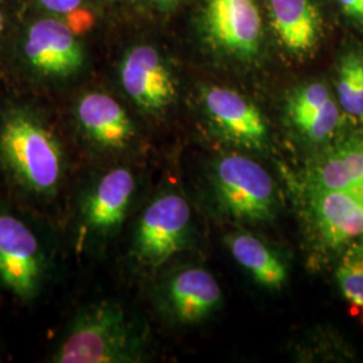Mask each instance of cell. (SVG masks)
I'll return each instance as SVG.
<instances>
[{"label": "cell", "instance_id": "1", "mask_svg": "<svg viewBox=\"0 0 363 363\" xmlns=\"http://www.w3.org/2000/svg\"><path fill=\"white\" fill-rule=\"evenodd\" d=\"M0 164L27 193L52 196L65 178L61 142L38 116L13 109L0 123Z\"/></svg>", "mask_w": 363, "mask_h": 363}, {"label": "cell", "instance_id": "2", "mask_svg": "<svg viewBox=\"0 0 363 363\" xmlns=\"http://www.w3.org/2000/svg\"><path fill=\"white\" fill-rule=\"evenodd\" d=\"M142 357V339L125 311L112 301L82 307L52 352L54 363H128Z\"/></svg>", "mask_w": 363, "mask_h": 363}, {"label": "cell", "instance_id": "3", "mask_svg": "<svg viewBox=\"0 0 363 363\" xmlns=\"http://www.w3.org/2000/svg\"><path fill=\"white\" fill-rule=\"evenodd\" d=\"M49 259L38 234L11 208L0 205V283L21 300L42 292Z\"/></svg>", "mask_w": 363, "mask_h": 363}, {"label": "cell", "instance_id": "4", "mask_svg": "<svg viewBox=\"0 0 363 363\" xmlns=\"http://www.w3.org/2000/svg\"><path fill=\"white\" fill-rule=\"evenodd\" d=\"M220 206L237 220H271L276 208L272 178L267 169L247 156L226 155L213 169Z\"/></svg>", "mask_w": 363, "mask_h": 363}, {"label": "cell", "instance_id": "5", "mask_svg": "<svg viewBox=\"0 0 363 363\" xmlns=\"http://www.w3.org/2000/svg\"><path fill=\"white\" fill-rule=\"evenodd\" d=\"M136 179L130 169L116 167L91 181L78 199L76 222L81 241L97 244L116 233L127 217Z\"/></svg>", "mask_w": 363, "mask_h": 363}, {"label": "cell", "instance_id": "6", "mask_svg": "<svg viewBox=\"0 0 363 363\" xmlns=\"http://www.w3.org/2000/svg\"><path fill=\"white\" fill-rule=\"evenodd\" d=\"M190 206L175 193L159 195L144 210L132 242L135 259L147 268L167 262L186 245L190 228Z\"/></svg>", "mask_w": 363, "mask_h": 363}, {"label": "cell", "instance_id": "7", "mask_svg": "<svg viewBox=\"0 0 363 363\" xmlns=\"http://www.w3.org/2000/svg\"><path fill=\"white\" fill-rule=\"evenodd\" d=\"M23 57L39 76L64 79L77 74L85 54L73 30L54 18H42L28 28Z\"/></svg>", "mask_w": 363, "mask_h": 363}, {"label": "cell", "instance_id": "8", "mask_svg": "<svg viewBox=\"0 0 363 363\" xmlns=\"http://www.w3.org/2000/svg\"><path fill=\"white\" fill-rule=\"evenodd\" d=\"M123 89L140 109L159 113L172 104L177 88L169 67L151 46H136L120 65Z\"/></svg>", "mask_w": 363, "mask_h": 363}, {"label": "cell", "instance_id": "9", "mask_svg": "<svg viewBox=\"0 0 363 363\" xmlns=\"http://www.w3.org/2000/svg\"><path fill=\"white\" fill-rule=\"evenodd\" d=\"M203 104L220 135L230 143L259 150L268 140V128L259 108L240 93L211 86L203 91Z\"/></svg>", "mask_w": 363, "mask_h": 363}, {"label": "cell", "instance_id": "10", "mask_svg": "<svg viewBox=\"0 0 363 363\" xmlns=\"http://www.w3.org/2000/svg\"><path fill=\"white\" fill-rule=\"evenodd\" d=\"M206 26L225 52L249 58L259 52L261 16L255 0H208Z\"/></svg>", "mask_w": 363, "mask_h": 363}, {"label": "cell", "instance_id": "11", "mask_svg": "<svg viewBox=\"0 0 363 363\" xmlns=\"http://www.w3.org/2000/svg\"><path fill=\"white\" fill-rule=\"evenodd\" d=\"M310 211L325 245L340 247L363 238V193L311 189Z\"/></svg>", "mask_w": 363, "mask_h": 363}, {"label": "cell", "instance_id": "12", "mask_svg": "<svg viewBox=\"0 0 363 363\" xmlns=\"http://www.w3.org/2000/svg\"><path fill=\"white\" fill-rule=\"evenodd\" d=\"M76 118L85 138L103 150H124L135 138L125 109L103 91L82 94L76 105Z\"/></svg>", "mask_w": 363, "mask_h": 363}, {"label": "cell", "instance_id": "13", "mask_svg": "<svg viewBox=\"0 0 363 363\" xmlns=\"http://www.w3.org/2000/svg\"><path fill=\"white\" fill-rule=\"evenodd\" d=\"M164 298L175 319L196 323L220 306L222 292L211 273L202 268H184L169 277Z\"/></svg>", "mask_w": 363, "mask_h": 363}, {"label": "cell", "instance_id": "14", "mask_svg": "<svg viewBox=\"0 0 363 363\" xmlns=\"http://www.w3.org/2000/svg\"><path fill=\"white\" fill-rule=\"evenodd\" d=\"M288 115L295 128L311 142L327 140L337 130L340 111L327 86L311 82L294 91Z\"/></svg>", "mask_w": 363, "mask_h": 363}, {"label": "cell", "instance_id": "15", "mask_svg": "<svg viewBox=\"0 0 363 363\" xmlns=\"http://www.w3.org/2000/svg\"><path fill=\"white\" fill-rule=\"evenodd\" d=\"M311 189L363 193V138L337 144L312 166Z\"/></svg>", "mask_w": 363, "mask_h": 363}, {"label": "cell", "instance_id": "16", "mask_svg": "<svg viewBox=\"0 0 363 363\" xmlns=\"http://www.w3.org/2000/svg\"><path fill=\"white\" fill-rule=\"evenodd\" d=\"M272 25L289 52H311L320 33V19L311 0H269Z\"/></svg>", "mask_w": 363, "mask_h": 363}, {"label": "cell", "instance_id": "17", "mask_svg": "<svg viewBox=\"0 0 363 363\" xmlns=\"http://www.w3.org/2000/svg\"><path fill=\"white\" fill-rule=\"evenodd\" d=\"M226 244L234 259L257 284L272 291L284 286L288 276L286 264L259 238L253 234L235 232L226 237Z\"/></svg>", "mask_w": 363, "mask_h": 363}, {"label": "cell", "instance_id": "18", "mask_svg": "<svg viewBox=\"0 0 363 363\" xmlns=\"http://www.w3.org/2000/svg\"><path fill=\"white\" fill-rule=\"evenodd\" d=\"M337 88L340 108L351 116L363 118V60L357 55L343 58Z\"/></svg>", "mask_w": 363, "mask_h": 363}, {"label": "cell", "instance_id": "19", "mask_svg": "<svg viewBox=\"0 0 363 363\" xmlns=\"http://www.w3.org/2000/svg\"><path fill=\"white\" fill-rule=\"evenodd\" d=\"M337 279L343 296L363 323V247H354L345 255Z\"/></svg>", "mask_w": 363, "mask_h": 363}, {"label": "cell", "instance_id": "20", "mask_svg": "<svg viewBox=\"0 0 363 363\" xmlns=\"http://www.w3.org/2000/svg\"><path fill=\"white\" fill-rule=\"evenodd\" d=\"M82 1L84 0H38L42 7L55 13H74L81 7Z\"/></svg>", "mask_w": 363, "mask_h": 363}, {"label": "cell", "instance_id": "21", "mask_svg": "<svg viewBox=\"0 0 363 363\" xmlns=\"http://www.w3.org/2000/svg\"><path fill=\"white\" fill-rule=\"evenodd\" d=\"M337 3L347 15L363 21V0H337Z\"/></svg>", "mask_w": 363, "mask_h": 363}, {"label": "cell", "instance_id": "22", "mask_svg": "<svg viewBox=\"0 0 363 363\" xmlns=\"http://www.w3.org/2000/svg\"><path fill=\"white\" fill-rule=\"evenodd\" d=\"M160 7H169L175 0H155Z\"/></svg>", "mask_w": 363, "mask_h": 363}, {"label": "cell", "instance_id": "23", "mask_svg": "<svg viewBox=\"0 0 363 363\" xmlns=\"http://www.w3.org/2000/svg\"><path fill=\"white\" fill-rule=\"evenodd\" d=\"M3 30H4V16H3V13H1V10H0V37H1Z\"/></svg>", "mask_w": 363, "mask_h": 363}]
</instances>
